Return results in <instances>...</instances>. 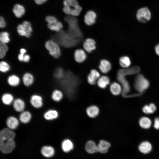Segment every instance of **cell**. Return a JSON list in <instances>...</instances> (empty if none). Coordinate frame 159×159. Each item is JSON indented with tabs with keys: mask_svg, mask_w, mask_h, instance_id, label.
<instances>
[{
	"mask_svg": "<svg viewBox=\"0 0 159 159\" xmlns=\"http://www.w3.org/2000/svg\"><path fill=\"white\" fill-rule=\"evenodd\" d=\"M61 147L63 151L65 153H68L73 149L74 145L70 140L66 139L62 141Z\"/></svg>",
	"mask_w": 159,
	"mask_h": 159,
	"instance_id": "25",
	"label": "cell"
},
{
	"mask_svg": "<svg viewBox=\"0 0 159 159\" xmlns=\"http://www.w3.org/2000/svg\"><path fill=\"white\" fill-rule=\"evenodd\" d=\"M139 124L140 127L144 129H148L152 124L151 120L148 117H141L139 121Z\"/></svg>",
	"mask_w": 159,
	"mask_h": 159,
	"instance_id": "33",
	"label": "cell"
},
{
	"mask_svg": "<svg viewBox=\"0 0 159 159\" xmlns=\"http://www.w3.org/2000/svg\"><path fill=\"white\" fill-rule=\"evenodd\" d=\"M139 151L141 153L147 154L150 153L152 150V147L151 144L148 141L142 142L138 147Z\"/></svg>",
	"mask_w": 159,
	"mask_h": 159,
	"instance_id": "15",
	"label": "cell"
},
{
	"mask_svg": "<svg viewBox=\"0 0 159 159\" xmlns=\"http://www.w3.org/2000/svg\"><path fill=\"white\" fill-rule=\"evenodd\" d=\"M119 63L120 66L123 68L129 67L131 64L130 58L127 56H123L119 59Z\"/></svg>",
	"mask_w": 159,
	"mask_h": 159,
	"instance_id": "36",
	"label": "cell"
},
{
	"mask_svg": "<svg viewBox=\"0 0 159 159\" xmlns=\"http://www.w3.org/2000/svg\"><path fill=\"white\" fill-rule=\"evenodd\" d=\"M111 65L110 62L106 59L102 60L99 65L100 71L104 73H108L111 69Z\"/></svg>",
	"mask_w": 159,
	"mask_h": 159,
	"instance_id": "24",
	"label": "cell"
},
{
	"mask_svg": "<svg viewBox=\"0 0 159 159\" xmlns=\"http://www.w3.org/2000/svg\"><path fill=\"white\" fill-rule=\"evenodd\" d=\"M6 25V23L4 18L2 16L0 18V27L1 28H4Z\"/></svg>",
	"mask_w": 159,
	"mask_h": 159,
	"instance_id": "44",
	"label": "cell"
},
{
	"mask_svg": "<svg viewBox=\"0 0 159 159\" xmlns=\"http://www.w3.org/2000/svg\"><path fill=\"white\" fill-rule=\"evenodd\" d=\"M85 149L88 153L93 154L98 152L97 145L93 141L89 140L86 143Z\"/></svg>",
	"mask_w": 159,
	"mask_h": 159,
	"instance_id": "20",
	"label": "cell"
},
{
	"mask_svg": "<svg viewBox=\"0 0 159 159\" xmlns=\"http://www.w3.org/2000/svg\"><path fill=\"white\" fill-rule=\"evenodd\" d=\"M155 105L153 103H151L149 105H145L142 109L143 112L146 114H150L154 113L156 110Z\"/></svg>",
	"mask_w": 159,
	"mask_h": 159,
	"instance_id": "37",
	"label": "cell"
},
{
	"mask_svg": "<svg viewBox=\"0 0 159 159\" xmlns=\"http://www.w3.org/2000/svg\"><path fill=\"white\" fill-rule=\"evenodd\" d=\"M149 86L148 81L141 74H139L136 77L134 82V87L140 93L143 92L148 88Z\"/></svg>",
	"mask_w": 159,
	"mask_h": 159,
	"instance_id": "4",
	"label": "cell"
},
{
	"mask_svg": "<svg viewBox=\"0 0 159 159\" xmlns=\"http://www.w3.org/2000/svg\"><path fill=\"white\" fill-rule=\"evenodd\" d=\"M1 100L3 103L6 105H9L13 103L14 100L13 96L11 93H4L2 95Z\"/></svg>",
	"mask_w": 159,
	"mask_h": 159,
	"instance_id": "30",
	"label": "cell"
},
{
	"mask_svg": "<svg viewBox=\"0 0 159 159\" xmlns=\"http://www.w3.org/2000/svg\"><path fill=\"white\" fill-rule=\"evenodd\" d=\"M86 113L90 117L93 118L97 117L99 114V109L96 106L92 105L88 107L86 109Z\"/></svg>",
	"mask_w": 159,
	"mask_h": 159,
	"instance_id": "23",
	"label": "cell"
},
{
	"mask_svg": "<svg viewBox=\"0 0 159 159\" xmlns=\"http://www.w3.org/2000/svg\"><path fill=\"white\" fill-rule=\"evenodd\" d=\"M154 127L157 129L159 130V117H156L154 120Z\"/></svg>",
	"mask_w": 159,
	"mask_h": 159,
	"instance_id": "43",
	"label": "cell"
},
{
	"mask_svg": "<svg viewBox=\"0 0 159 159\" xmlns=\"http://www.w3.org/2000/svg\"><path fill=\"white\" fill-rule=\"evenodd\" d=\"M16 134L14 130L6 127L3 128L0 132V141L14 140Z\"/></svg>",
	"mask_w": 159,
	"mask_h": 159,
	"instance_id": "9",
	"label": "cell"
},
{
	"mask_svg": "<svg viewBox=\"0 0 159 159\" xmlns=\"http://www.w3.org/2000/svg\"><path fill=\"white\" fill-rule=\"evenodd\" d=\"M83 46L86 51L91 52L96 48L95 42L92 39H87L84 42Z\"/></svg>",
	"mask_w": 159,
	"mask_h": 159,
	"instance_id": "17",
	"label": "cell"
},
{
	"mask_svg": "<svg viewBox=\"0 0 159 159\" xmlns=\"http://www.w3.org/2000/svg\"><path fill=\"white\" fill-rule=\"evenodd\" d=\"M25 11L24 7L19 4H15L13 9L15 16L18 18L21 17L24 14Z\"/></svg>",
	"mask_w": 159,
	"mask_h": 159,
	"instance_id": "26",
	"label": "cell"
},
{
	"mask_svg": "<svg viewBox=\"0 0 159 159\" xmlns=\"http://www.w3.org/2000/svg\"><path fill=\"white\" fill-rule=\"evenodd\" d=\"M45 20L48 24H52L56 22L58 20L55 17L52 16H47L46 17Z\"/></svg>",
	"mask_w": 159,
	"mask_h": 159,
	"instance_id": "42",
	"label": "cell"
},
{
	"mask_svg": "<svg viewBox=\"0 0 159 159\" xmlns=\"http://www.w3.org/2000/svg\"><path fill=\"white\" fill-rule=\"evenodd\" d=\"M9 49V48L6 44L1 42H0V58H3L5 56Z\"/></svg>",
	"mask_w": 159,
	"mask_h": 159,
	"instance_id": "39",
	"label": "cell"
},
{
	"mask_svg": "<svg viewBox=\"0 0 159 159\" xmlns=\"http://www.w3.org/2000/svg\"><path fill=\"white\" fill-rule=\"evenodd\" d=\"M12 104L13 107L16 112H21L24 111L25 105L22 99L16 98L14 100Z\"/></svg>",
	"mask_w": 159,
	"mask_h": 159,
	"instance_id": "14",
	"label": "cell"
},
{
	"mask_svg": "<svg viewBox=\"0 0 159 159\" xmlns=\"http://www.w3.org/2000/svg\"><path fill=\"white\" fill-rule=\"evenodd\" d=\"M0 42L5 44H7L10 41L9 33L6 32H3L0 34Z\"/></svg>",
	"mask_w": 159,
	"mask_h": 159,
	"instance_id": "38",
	"label": "cell"
},
{
	"mask_svg": "<svg viewBox=\"0 0 159 159\" xmlns=\"http://www.w3.org/2000/svg\"><path fill=\"white\" fill-rule=\"evenodd\" d=\"M98 152L102 153H106L110 146V144L108 142L104 140H101L97 145Z\"/></svg>",
	"mask_w": 159,
	"mask_h": 159,
	"instance_id": "21",
	"label": "cell"
},
{
	"mask_svg": "<svg viewBox=\"0 0 159 159\" xmlns=\"http://www.w3.org/2000/svg\"><path fill=\"white\" fill-rule=\"evenodd\" d=\"M24 54L20 53L18 55V59L21 62L23 61Z\"/></svg>",
	"mask_w": 159,
	"mask_h": 159,
	"instance_id": "46",
	"label": "cell"
},
{
	"mask_svg": "<svg viewBox=\"0 0 159 159\" xmlns=\"http://www.w3.org/2000/svg\"><path fill=\"white\" fill-rule=\"evenodd\" d=\"M110 90L112 94L114 95H117L122 92L121 85L116 82H114L110 85Z\"/></svg>",
	"mask_w": 159,
	"mask_h": 159,
	"instance_id": "29",
	"label": "cell"
},
{
	"mask_svg": "<svg viewBox=\"0 0 159 159\" xmlns=\"http://www.w3.org/2000/svg\"><path fill=\"white\" fill-rule=\"evenodd\" d=\"M64 75V71L61 68H57L54 71V76L57 79H60L63 78Z\"/></svg>",
	"mask_w": 159,
	"mask_h": 159,
	"instance_id": "41",
	"label": "cell"
},
{
	"mask_svg": "<svg viewBox=\"0 0 159 159\" xmlns=\"http://www.w3.org/2000/svg\"><path fill=\"white\" fill-rule=\"evenodd\" d=\"M47 0H34L35 2L37 4H41L46 2Z\"/></svg>",
	"mask_w": 159,
	"mask_h": 159,
	"instance_id": "47",
	"label": "cell"
},
{
	"mask_svg": "<svg viewBox=\"0 0 159 159\" xmlns=\"http://www.w3.org/2000/svg\"><path fill=\"white\" fill-rule=\"evenodd\" d=\"M96 17L97 15L95 12L92 10L89 11L84 16L85 22L88 25H91L95 22Z\"/></svg>",
	"mask_w": 159,
	"mask_h": 159,
	"instance_id": "13",
	"label": "cell"
},
{
	"mask_svg": "<svg viewBox=\"0 0 159 159\" xmlns=\"http://www.w3.org/2000/svg\"><path fill=\"white\" fill-rule=\"evenodd\" d=\"M42 154L46 158H50L52 157L54 153V148L50 146H44L41 149Z\"/></svg>",
	"mask_w": 159,
	"mask_h": 159,
	"instance_id": "27",
	"label": "cell"
},
{
	"mask_svg": "<svg viewBox=\"0 0 159 159\" xmlns=\"http://www.w3.org/2000/svg\"><path fill=\"white\" fill-rule=\"evenodd\" d=\"M26 52V50L24 48H22L20 49V53L25 54Z\"/></svg>",
	"mask_w": 159,
	"mask_h": 159,
	"instance_id": "49",
	"label": "cell"
},
{
	"mask_svg": "<svg viewBox=\"0 0 159 159\" xmlns=\"http://www.w3.org/2000/svg\"><path fill=\"white\" fill-rule=\"evenodd\" d=\"M30 58V56L29 54H24L23 62H28L29 61Z\"/></svg>",
	"mask_w": 159,
	"mask_h": 159,
	"instance_id": "45",
	"label": "cell"
},
{
	"mask_svg": "<svg viewBox=\"0 0 159 159\" xmlns=\"http://www.w3.org/2000/svg\"><path fill=\"white\" fill-rule=\"evenodd\" d=\"M34 77L29 73H26L22 77V81L24 85L27 87L31 86L34 82Z\"/></svg>",
	"mask_w": 159,
	"mask_h": 159,
	"instance_id": "28",
	"label": "cell"
},
{
	"mask_svg": "<svg viewBox=\"0 0 159 159\" xmlns=\"http://www.w3.org/2000/svg\"><path fill=\"white\" fill-rule=\"evenodd\" d=\"M47 26L48 28L50 30L57 32H59L61 31L63 27L62 23L58 21L53 24H48Z\"/></svg>",
	"mask_w": 159,
	"mask_h": 159,
	"instance_id": "35",
	"label": "cell"
},
{
	"mask_svg": "<svg viewBox=\"0 0 159 159\" xmlns=\"http://www.w3.org/2000/svg\"><path fill=\"white\" fill-rule=\"evenodd\" d=\"M110 83L109 77L106 76H102L97 80V84L99 87L102 89L105 88Z\"/></svg>",
	"mask_w": 159,
	"mask_h": 159,
	"instance_id": "31",
	"label": "cell"
},
{
	"mask_svg": "<svg viewBox=\"0 0 159 159\" xmlns=\"http://www.w3.org/2000/svg\"><path fill=\"white\" fill-rule=\"evenodd\" d=\"M63 5V12L69 15L78 16L82 10L81 7L76 0H64Z\"/></svg>",
	"mask_w": 159,
	"mask_h": 159,
	"instance_id": "2",
	"label": "cell"
},
{
	"mask_svg": "<svg viewBox=\"0 0 159 159\" xmlns=\"http://www.w3.org/2000/svg\"><path fill=\"white\" fill-rule=\"evenodd\" d=\"M63 95L60 90L56 89L53 90L51 94V98L54 101L59 102L63 97Z\"/></svg>",
	"mask_w": 159,
	"mask_h": 159,
	"instance_id": "34",
	"label": "cell"
},
{
	"mask_svg": "<svg viewBox=\"0 0 159 159\" xmlns=\"http://www.w3.org/2000/svg\"><path fill=\"white\" fill-rule=\"evenodd\" d=\"M58 111L54 109H50L45 112L43 114L44 119L48 121L56 119L58 117Z\"/></svg>",
	"mask_w": 159,
	"mask_h": 159,
	"instance_id": "18",
	"label": "cell"
},
{
	"mask_svg": "<svg viewBox=\"0 0 159 159\" xmlns=\"http://www.w3.org/2000/svg\"><path fill=\"white\" fill-rule=\"evenodd\" d=\"M136 17L139 21L145 23L150 19L151 17V13L148 7H142L137 11Z\"/></svg>",
	"mask_w": 159,
	"mask_h": 159,
	"instance_id": "7",
	"label": "cell"
},
{
	"mask_svg": "<svg viewBox=\"0 0 159 159\" xmlns=\"http://www.w3.org/2000/svg\"><path fill=\"white\" fill-rule=\"evenodd\" d=\"M66 21L69 26V33L75 38H80L82 36V33L78 27V21L74 16H69L65 18Z\"/></svg>",
	"mask_w": 159,
	"mask_h": 159,
	"instance_id": "3",
	"label": "cell"
},
{
	"mask_svg": "<svg viewBox=\"0 0 159 159\" xmlns=\"http://www.w3.org/2000/svg\"><path fill=\"white\" fill-rule=\"evenodd\" d=\"M6 123L7 127L14 130L18 127L19 122V120L16 117L10 116L7 118Z\"/></svg>",
	"mask_w": 159,
	"mask_h": 159,
	"instance_id": "12",
	"label": "cell"
},
{
	"mask_svg": "<svg viewBox=\"0 0 159 159\" xmlns=\"http://www.w3.org/2000/svg\"><path fill=\"white\" fill-rule=\"evenodd\" d=\"M15 147L14 140L0 141V150L3 153L7 154L11 152Z\"/></svg>",
	"mask_w": 159,
	"mask_h": 159,
	"instance_id": "8",
	"label": "cell"
},
{
	"mask_svg": "<svg viewBox=\"0 0 159 159\" xmlns=\"http://www.w3.org/2000/svg\"><path fill=\"white\" fill-rule=\"evenodd\" d=\"M7 82L8 84L10 86L15 87L19 85L20 82V79L17 76L11 75L8 77Z\"/></svg>",
	"mask_w": 159,
	"mask_h": 159,
	"instance_id": "32",
	"label": "cell"
},
{
	"mask_svg": "<svg viewBox=\"0 0 159 159\" xmlns=\"http://www.w3.org/2000/svg\"><path fill=\"white\" fill-rule=\"evenodd\" d=\"M10 69L9 64L5 61H1L0 63V71L3 73L6 72Z\"/></svg>",
	"mask_w": 159,
	"mask_h": 159,
	"instance_id": "40",
	"label": "cell"
},
{
	"mask_svg": "<svg viewBox=\"0 0 159 159\" xmlns=\"http://www.w3.org/2000/svg\"><path fill=\"white\" fill-rule=\"evenodd\" d=\"M59 38L62 44L66 47L73 45L75 43V39L71 36L69 33L67 34L65 32L60 33Z\"/></svg>",
	"mask_w": 159,
	"mask_h": 159,
	"instance_id": "10",
	"label": "cell"
},
{
	"mask_svg": "<svg viewBox=\"0 0 159 159\" xmlns=\"http://www.w3.org/2000/svg\"><path fill=\"white\" fill-rule=\"evenodd\" d=\"M100 77L99 73L95 69H92L87 76V81L89 84L94 85Z\"/></svg>",
	"mask_w": 159,
	"mask_h": 159,
	"instance_id": "16",
	"label": "cell"
},
{
	"mask_svg": "<svg viewBox=\"0 0 159 159\" xmlns=\"http://www.w3.org/2000/svg\"><path fill=\"white\" fill-rule=\"evenodd\" d=\"M45 46L49 54L55 58H58L61 54L60 49L58 44L52 40L47 41Z\"/></svg>",
	"mask_w": 159,
	"mask_h": 159,
	"instance_id": "5",
	"label": "cell"
},
{
	"mask_svg": "<svg viewBox=\"0 0 159 159\" xmlns=\"http://www.w3.org/2000/svg\"><path fill=\"white\" fill-rule=\"evenodd\" d=\"M87 57L86 54L85 52L82 49L76 50L74 53V58L75 61L78 63L83 62Z\"/></svg>",
	"mask_w": 159,
	"mask_h": 159,
	"instance_id": "22",
	"label": "cell"
},
{
	"mask_svg": "<svg viewBox=\"0 0 159 159\" xmlns=\"http://www.w3.org/2000/svg\"><path fill=\"white\" fill-rule=\"evenodd\" d=\"M16 29L18 34L20 35L27 38L31 36L32 31L31 24L27 21H24L21 24L18 25Z\"/></svg>",
	"mask_w": 159,
	"mask_h": 159,
	"instance_id": "6",
	"label": "cell"
},
{
	"mask_svg": "<svg viewBox=\"0 0 159 159\" xmlns=\"http://www.w3.org/2000/svg\"><path fill=\"white\" fill-rule=\"evenodd\" d=\"M155 50L156 54L159 56V44H157L155 47Z\"/></svg>",
	"mask_w": 159,
	"mask_h": 159,
	"instance_id": "48",
	"label": "cell"
},
{
	"mask_svg": "<svg viewBox=\"0 0 159 159\" xmlns=\"http://www.w3.org/2000/svg\"><path fill=\"white\" fill-rule=\"evenodd\" d=\"M30 102L32 106L35 108H40L43 105L42 97L37 94H34L31 96Z\"/></svg>",
	"mask_w": 159,
	"mask_h": 159,
	"instance_id": "11",
	"label": "cell"
},
{
	"mask_svg": "<svg viewBox=\"0 0 159 159\" xmlns=\"http://www.w3.org/2000/svg\"><path fill=\"white\" fill-rule=\"evenodd\" d=\"M140 68L138 66H135L130 68L120 69L118 70L117 78L122 86V92L124 97H127L126 94L130 90V87L126 79V76L136 74L140 71Z\"/></svg>",
	"mask_w": 159,
	"mask_h": 159,
	"instance_id": "1",
	"label": "cell"
},
{
	"mask_svg": "<svg viewBox=\"0 0 159 159\" xmlns=\"http://www.w3.org/2000/svg\"><path fill=\"white\" fill-rule=\"evenodd\" d=\"M32 115L29 111H24L21 112L19 119L20 121L23 124H27L29 123L31 120Z\"/></svg>",
	"mask_w": 159,
	"mask_h": 159,
	"instance_id": "19",
	"label": "cell"
}]
</instances>
